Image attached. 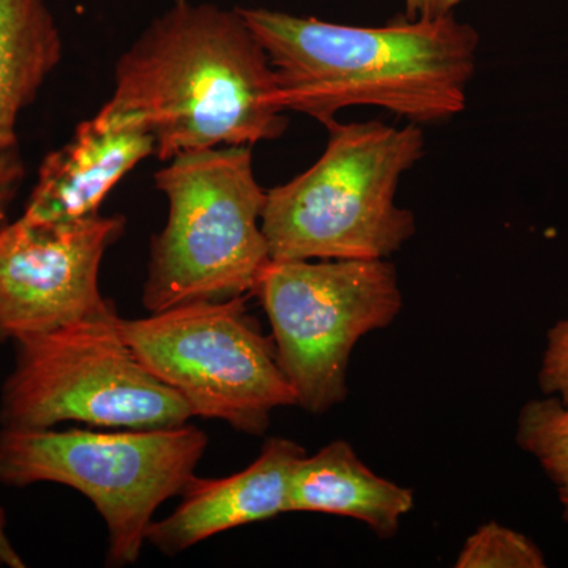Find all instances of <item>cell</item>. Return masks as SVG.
<instances>
[{
	"label": "cell",
	"instance_id": "11",
	"mask_svg": "<svg viewBox=\"0 0 568 568\" xmlns=\"http://www.w3.org/2000/svg\"><path fill=\"white\" fill-rule=\"evenodd\" d=\"M305 448L286 437L265 440L260 457L234 476H194L173 514L152 521L145 541L166 556L181 555L226 530L287 514L291 476Z\"/></svg>",
	"mask_w": 568,
	"mask_h": 568
},
{
	"label": "cell",
	"instance_id": "2",
	"mask_svg": "<svg viewBox=\"0 0 568 568\" xmlns=\"http://www.w3.org/2000/svg\"><path fill=\"white\" fill-rule=\"evenodd\" d=\"M103 111L138 115L155 155L274 141L286 132L278 80L239 9L174 0L115 63Z\"/></svg>",
	"mask_w": 568,
	"mask_h": 568
},
{
	"label": "cell",
	"instance_id": "19",
	"mask_svg": "<svg viewBox=\"0 0 568 568\" xmlns=\"http://www.w3.org/2000/svg\"><path fill=\"white\" fill-rule=\"evenodd\" d=\"M173 2H174V0H173Z\"/></svg>",
	"mask_w": 568,
	"mask_h": 568
},
{
	"label": "cell",
	"instance_id": "14",
	"mask_svg": "<svg viewBox=\"0 0 568 568\" xmlns=\"http://www.w3.org/2000/svg\"><path fill=\"white\" fill-rule=\"evenodd\" d=\"M517 444L551 478L568 523V407L556 396L530 399L519 410Z\"/></svg>",
	"mask_w": 568,
	"mask_h": 568
},
{
	"label": "cell",
	"instance_id": "4",
	"mask_svg": "<svg viewBox=\"0 0 568 568\" xmlns=\"http://www.w3.org/2000/svg\"><path fill=\"white\" fill-rule=\"evenodd\" d=\"M155 174L170 213L153 235L142 304L149 313L253 294L271 263L263 231L267 192L250 145L182 153Z\"/></svg>",
	"mask_w": 568,
	"mask_h": 568
},
{
	"label": "cell",
	"instance_id": "17",
	"mask_svg": "<svg viewBox=\"0 0 568 568\" xmlns=\"http://www.w3.org/2000/svg\"><path fill=\"white\" fill-rule=\"evenodd\" d=\"M470 0H405V17L409 20L418 18H439L454 14L458 7Z\"/></svg>",
	"mask_w": 568,
	"mask_h": 568
},
{
	"label": "cell",
	"instance_id": "6",
	"mask_svg": "<svg viewBox=\"0 0 568 568\" xmlns=\"http://www.w3.org/2000/svg\"><path fill=\"white\" fill-rule=\"evenodd\" d=\"M118 313L14 342L0 388L2 428L43 429L74 422L119 429L171 428L193 414L145 368L122 338Z\"/></svg>",
	"mask_w": 568,
	"mask_h": 568
},
{
	"label": "cell",
	"instance_id": "5",
	"mask_svg": "<svg viewBox=\"0 0 568 568\" xmlns=\"http://www.w3.org/2000/svg\"><path fill=\"white\" fill-rule=\"evenodd\" d=\"M209 437L197 426L121 429H0V484H59L88 497L108 529V564L140 560L159 507L196 476Z\"/></svg>",
	"mask_w": 568,
	"mask_h": 568
},
{
	"label": "cell",
	"instance_id": "8",
	"mask_svg": "<svg viewBox=\"0 0 568 568\" xmlns=\"http://www.w3.org/2000/svg\"><path fill=\"white\" fill-rule=\"evenodd\" d=\"M253 295L264 306L297 406L312 414L345 402L354 346L394 323L403 308L387 260H271Z\"/></svg>",
	"mask_w": 568,
	"mask_h": 568
},
{
	"label": "cell",
	"instance_id": "3",
	"mask_svg": "<svg viewBox=\"0 0 568 568\" xmlns=\"http://www.w3.org/2000/svg\"><path fill=\"white\" fill-rule=\"evenodd\" d=\"M325 129L320 160L265 196L271 260H387L417 231L396 192L424 156L425 134L416 123L398 129L379 121Z\"/></svg>",
	"mask_w": 568,
	"mask_h": 568
},
{
	"label": "cell",
	"instance_id": "13",
	"mask_svg": "<svg viewBox=\"0 0 568 568\" xmlns=\"http://www.w3.org/2000/svg\"><path fill=\"white\" fill-rule=\"evenodd\" d=\"M413 506L409 488L376 476L346 440L298 459L287 491V511L358 519L383 538L395 536Z\"/></svg>",
	"mask_w": 568,
	"mask_h": 568
},
{
	"label": "cell",
	"instance_id": "10",
	"mask_svg": "<svg viewBox=\"0 0 568 568\" xmlns=\"http://www.w3.org/2000/svg\"><path fill=\"white\" fill-rule=\"evenodd\" d=\"M155 152V138L138 115L100 110L63 148L48 153L22 215L40 223L99 215L111 190Z\"/></svg>",
	"mask_w": 568,
	"mask_h": 568
},
{
	"label": "cell",
	"instance_id": "15",
	"mask_svg": "<svg viewBox=\"0 0 568 568\" xmlns=\"http://www.w3.org/2000/svg\"><path fill=\"white\" fill-rule=\"evenodd\" d=\"M455 567L544 568L547 560L529 537L499 523H487L467 538Z\"/></svg>",
	"mask_w": 568,
	"mask_h": 568
},
{
	"label": "cell",
	"instance_id": "16",
	"mask_svg": "<svg viewBox=\"0 0 568 568\" xmlns=\"http://www.w3.org/2000/svg\"><path fill=\"white\" fill-rule=\"evenodd\" d=\"M538 383L545 396H556L568 407V317L548 331Z\"/></svg>",
	"mask_w": 568,
	"mask_h": 568
},
{
	"label": "cell",
	"instance_id": "9",
	"mask_svg": "<svg viewBox=\"0 0 568 568\" xmlns=\"http://www.w3.org/2000/svg\"><path fill=\"white\" fill-rule=\"evenodd\" d=\"M126 220L95 215L40 223L21 215L0 226V345L115 315L100 291L104 254Z\"/></svg>",
	"mask_w": 568,
	"mask_h": 568
},
{
	"label": "cell",
	"instance_id": "12",
	"mask_svg": "<svg viewBox=\"0 0 568 568\" xmlns=\"http://www.w3.org/2000/svg\"><path fill=\"white\" fill-rule=\"evenodd\" d=\"M63 41L48 0H0V226L26 178L17 123L59 62Z\"/></svg>",
	"mask_w": 568,
	"mask_h": 568
},
{
	"label": "cell",
	"instance_id": "1",
	"mask_svg": "<svg viewBox=\"0 0 568 568\" xmlns=\"http://www.w3.org/2000/svg\"><path fill=\"white\" fill-rule=\"evenodd\" d=\"M276 73L284 111L331 125L347 108L375 106L416 125L466 110L480 36L454 14L384 26L336 24L239 7Z\"/></svg>",
	"mask_w": 568,
	"mask_h": 568
},
{
	"label": "cell",
	"instance_id": "18",
	"mask_svg": "<svg viewBox=\"0 0 568 568\" xmlns=\"http://www.w3.org/2000/svg\"><path fill=\"white\" fill-rule=\"evenodd\" d=\"M0 562L9 564L11 567L24 566L6 536V515H3L2 508H0Z\"/></svg>",
	"mask_w": 568,
	"mask_h": 568
},
{
	"label": "cell",
	"instance_id": "7",
	"mask_svg": "<svg viewBox=\"0 0 568 568\" xmlns=\"http://www.w3.org/2000/svg\"><path fill=\"white\" fill-rule=\"evenodd\" d=\"M118 327L149 372L182 396L193 417L264 435L278 407L297 406L274 339L246 308V295L196 301L123 320Z\"/></svg>",
	"mask_w": 568,
	"mask_h": 568
}]
</instances>
